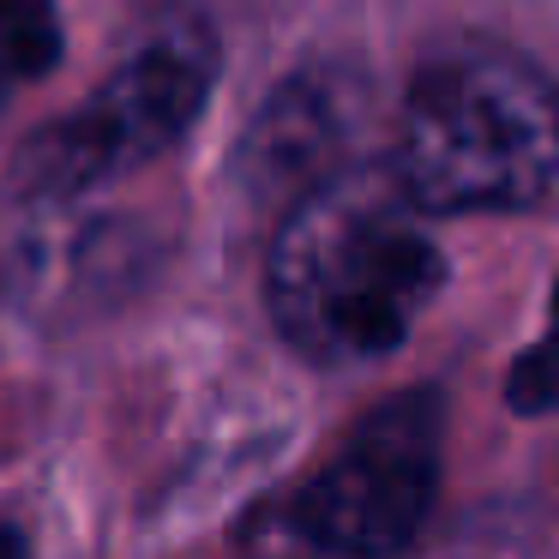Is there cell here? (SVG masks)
<instances>
[{
    "label": "cell",
    "instance_id": "cell-1",
    "mask_svg": "<svg viewBox=\"0 0 559 559\" xmlns=\"http://www.w3.org/2000/svg\"><path fill=\"white\" fill-rule=\"evenodd\" d=\"M427 211L391 163H343L301 187L277 223L265 295L277 331L325 367L391 355L445 283Z\"/></svg>",
    "mask_w": 559,
    "mask_h": 559
},
{
    "label": "cell",
    "instance_id": "cell-2",
    "mask_svg": "<svg viewBox=\"0 0 559 559\" xmlns=\"http://www.w3.org/2000/svg\"><path fill=\"white\" fill-rule=\"evenodd\" d=\"M385 163L421 211H530L559 181V85L493 43L445 49L415 73Z\"/></svg>",
    "mask_w": 559,
    "mask_h": 559
},
{
    "label": "cell",
    "instance_id": "cell-3",
    "mask_svg": "<svg viewBox=\"0 0 559 559\" xmlns=\"http://www.w3.org/2000/svg\"><path fill=\"white\" fill-rule=\"evenodd\" d=\"M217 79V43L199 19H157L127 49L115 79L37 151V181L49 193H85L97 181L151 163L193 127Z\"/></svg>",
    "mask_w": 559,
    "mask_h": 559
},
{
    "label": "cell",
    "instance_id": "cell-4",
    "mask_svg": "<svg viewBox=\"0 0 559 559\" xmlns=\"http://www.w3.org/2000/svg\"><path fill=\"white\" fill-rule=\"evenodd\" d=\"M439 493V403L427 391L373 409L349 445L295 493L289 523L337 559H385L421 535Z\"/></svg>",
    "mask_w": 559,
    "mask_h": 559
},
{
    "label": "cell",
    "instance_id": "cell-5",
    "mask_svg": "<svg viewBox=\"0 0 559 559\" xmlns=\"http://www.w3.org/2000/svg\"><path fill=\"white\" fill-rule=\"evenodd\" d=\"M337 133H343L337 97H325V85H295L259 121L253 163L271 175H307V181H319V175H331V169H319V157L337 151Z\"/></svg>",
    "mask_w": 559,
    "mask_h": 559
},
{
    "label": "cell",
    "instance_id": "cell-6",
    "mask_svg": "<svg viewBox=\"0 0 559 559\" xmlns=\"http://www.w3.org/2000/svg\"><path fill=\"white\" fill-rule=\"evenodd\" d=\"M55 49H61V31H55V13L43 0H0V55L7 61L37 73Z\"/></svg>",
    "mask_w": 559,
    "mask_h": 559
},
{
    "label": "cell",
    "instance_id": "cell-7",
    "mask_svg": "<svg viewBox=\"0 0 559 559\" xmlns=\"http://www.w3.org/2000/svg\"><path fill=\"white\" fill-rule=\"evenodd\" d=\"M511 397L523 403V409H542V403L559 397V379H554V355H530V361L511 373Z\"/></svg>",
    "mask_w": 559,
    "mask_h": 559
},
{
    "label": "cell",
    "instance_id": "cell-8",
    "mask_svg": "<svg viewBox=\"0 0 559 559\" xmlns=\"http://www.w3.org/2000/svg\"><path fill=\"white\" fill-rule=\"evenodd\" d=\"M554 319H559V307H554Z\"/></svg>",
    "mask_w": 559,
    "mask_h": 559
}]
</instances>
